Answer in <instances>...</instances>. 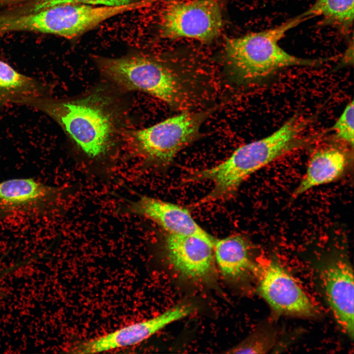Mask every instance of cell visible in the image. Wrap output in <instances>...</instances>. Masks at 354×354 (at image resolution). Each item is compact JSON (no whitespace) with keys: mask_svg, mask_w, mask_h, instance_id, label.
<instances>
[{"mask_svg":"<svg viewBox=\"0 0 354 354\" xmlns=\"http://www.w3.org/2000/svg\"><path fill=\"white\" fill-rule=\"evenodd\" d=\"M276 331L271 326H263L229 349L231 354H266L270 351L277 341Z\"/></svg>","mask_w":354,"mask_h":354,"instance_id":"cell-17","label":"cell"},{"mask_svg":"<svg viewBox=\"0 0 354 354\" xmlns=\"http://www.w3.org/2000/svg\"><path fill=\"white\" fill-rule=\"evenodd\" d=\"M348 164L346 154L335 147L317 150L311 156L305 173L293 193L296 198L309 190L334 181L345 172Z\"/></svg>","mask_w":354,"mask_h":354,"instance_id":"cell-12","label":"cell"},{"mask_svg":"<svg viewBox=\"0 0 354 354\" xmlns=\"http://www.w3.org/2000/svg\"><path fill=\"white\" fill-rule=\"evenodd\" d=\"M354 101H350L345 107L341 115L332 127L337 138L354 146Z\"/></svg>","mask_w":354,"mask_h":354,"instance_id":"cell-19","label":"cell"},{"mask_svg":"<svg viewBox=\"0 0 354 354\" xmlns=\"http://www.w3.org/2000/svg\"><path fill=\"white\" fill-rule=\"evenodd\" d=\"M308 19L302 13L274 28L227 39L225 56L236 80L242 83L255 82L285 67H314L322 64L324 59L298 58L278 45L288 31Z\"/></svg>","mask_w":354,"mask_h":354,"instance_id":"cell-3","label":"cell"},{"mask_svg":"<svg viewBox=\"0 0 354 354\" xmlns=\"http://www.w3.org/2000/svg\"><path fill=\"white\" fill-rule=\"evenodd\" d=\"M99 68L110 81L127 90L146 92L175 108L185 104L187 93L174 70L143 55L98 59Z\"/></svg>","mask_w":354,"mask_h":354,"instance_id":"cell-4","label":"cell"},{"mask_svg":"<svg viewBox=\"0 0 354 354\" xmlns=\"http://www.w3.org/2000/svg\"><path fill=\"white\" fill-rule=\"evenodd\" d=\"M36 108L53 119L86 155H104L112 143L114 118L109 98L100 91L75 99L23 96L14 101Z\"/></svg>","mask_w":354,"mask_h":354,"instance_id":"cell-2","label":"cell"},{"mask_svg":"<svg viewBox=\"0 0 354 354\" xmlns=\"http://www.w3.org/2000/svg\"><path fill=\"white\" fill-rule=\"evenodd\" d=\"M215 239L167 234L164 241L166 259L181 276L193 281L208 283L215 273Z\"/></svg>","mask_w":354,"mask_h":354,"instance_id":"cell-9","label":"cell"},{"mask_svg":"<svg viewBox=\"0 0 354 354\" xmlns=\"http://www.w3.org/2000/svg\"><path fill=\"white\" fill-rule=\"evenodd\" d=\"M311 121L299 114L290 118L268 136L237 148L223 161L207 169L196 171L190 181H210L211 190L200 204L232 196L250 176L275 160L303 146L307 140L300 135Z\"/></svg>","mask_w":354,"mask_h":354,"instance_id":"cell-1","label":"cell"},{"mask_svg":"<svg viewBox=\"0 0 354 354\" xmlns=\"http://www.w3.org/2000/svg\"><path fill=\"white\" fill-rule=\"evenodd\" d=\"M223 26L220 5L216 0H191L169 4L163 13L161 35L209 42Z\"/></svg>","mask_w":354,"mask_h":354,"instance_id":"cell-6","label":"cell"},{"mask_svg":"<svg viewBox=\"0 0 354 354\" xmlns=\"http://www.w3.org/2000/svg\"><path fill=\"white\" fill-rule=\"evenodd\" d=\"M259 295L280 314L314 317L317 307L294 278L278 263L262 267L257 286Z\"/></svg>","mask_w":354,"mask_h":354,"instance_id":"cell-8","label":"cell"},{"mask_svg":"<svg viewBox=\"0 0 354 354\" xmlns=\"http://www.w3.org/2000/svg\"><path fill=\"white\" fill-rule=\"evenodd\" d=\"M213 252L215 265L227 279L237 280L252 269L249 244L243 236L234 235L215 239Z\"/></svg>","mask_w":354,"mask_h":354,"instance_id":"cell-13","label":"cell"},{"mask_svg":"<svg viewBox=\"0 0 354 354\" xmlns=\"http://www.w3.org/2000/svg\"><path fill=\"white\" fill-rule=\"evenodd\" d=\"M55 191L32 178L0 182V208L8 209L36 204L52 197Z\"/></svg>","mask_w":354,"mask_h":354,"instance_id":"cell-14","label":"cell"},{"mask_svg":"<svg viewBox=\"0 0 354 354\" xmlns=\"http://www.w3.org/2000/svg\"><path fill=\"white\" fill-rule=\"evenodd\" d=\"M129 209L152 220L167 234L214 238L195 221L187 208L178 205L143 196L132 203Z\"/></svg>","mask_w":354,"mask_h":354,"instance_id":"cell-11","label":"cell"},{"mask_svg":"<svg viewBox=\"0 0 354 354\" xmlns=\"http://www.w3.org/2000/svg\"><path fill=\"white\" fill-rule=\"evenodd\" d=\"M206 116L203 113L183 112L134 131L132 137L147 160L166 167L180 150L197 138Z\"/></svg>","mask_w":354,"mask_h":354,"instance_id":"cell-5","label":"cell"},{"mask_svg":"<svg viewBox=\"0 0 354 354\" xmlns=\"http://www.w3.org/2000/svg\"><path fill=\"white\" fill-rule=\"evenodd\" d=\"M192 303L182 302L152 318L123 326L99 337L76 344L71 353L94 354L135 345L168 325L192 314Z\"/></svg>","mask_w":354,"mask_h":354,"instance_id":"cell-7","label":"cell"},{"mask_svg":"<svg viewBox=\"0 0 354 354\" xmlns=\"http://www.w3.org/2000/svg\"><path fill=\"white\" fill-rule=\"evenodd\" d=\"M354 0H316L304 13L310 19L321 17L324 23L347 33L354 21Z\"/></svg>","mask_w":354,"mask_h":354,"instance_id":"cell-15","label":"cell"},{"mask_svg":"<svg viewBox=\"0 0 354 354\" xmlns=\"http://www.w3.org/2000/svg\"><path fill=\"white\" fill-rule=\"evenodd\" d=\"M133 0H34L12 10L14 15L32 13L56 5L66 4L102 5L108 6L129 4Z\"/></svg>","mask_w":354,"mask_h":354,"instance_id":"cell-18","label":"cell"},{"mask_svg":"<svg viewBox=\"0 0 354 354\" xmlns=\"http://www.w3.org/2000/svg\"><path fill=\"white\" fill-rule=\"evenodd\" d=\"M43 88L34 79L0 60V102L23 96H42Z\"/></svg>","mask_w":354,"mask_h":354,"instance_id":"cell-16","label":"cell"},{"mask_svg":"<svg viewBox=\"0 0 354 354\" xmlns=\"http://www.w3.org/2000/svg\"></svg>","mask_w":354,"mask_h":354,"instance_id":"cell-20","label":"cell"},{"mask_svg":"<svg viewBox=\"0 0 354 354\" xmlns=\"http://www.w3.org/2000/svg\"><path fill=\"white\" fill-rule=\"evenodd\" d=\"M321 278L326 301L342 330L354 338V273L346 258L337 256L323 268Z\"/></svg>","mask_w":354,"mask_h":354,"instance_id":"cell-10","label":"cell"}]
</instances>
